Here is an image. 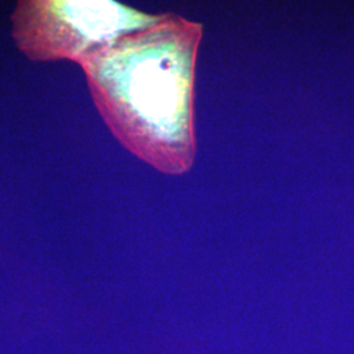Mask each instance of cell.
<instances>
[{"label": "cell", "instance_id": "1", "mask_svg": "<svg viewBox=\"0 0 354 354\" xmlns=\"http://www.w3.org/2000/svg\"><path fill=\"white\" fill-rule=\"evenodd\" d=\"M203 26L165 13L80 66L95 105L129 151L167 175L194 163V79Z\"/></svg>", "mask_w": 354, "mask_h": 354}, {"label": "cell", "instance_id": "2", "mask_svg": "<svg viewBox=\"0 0 354 354\" xmlns=\"http://www.w3.org/2000/svg\"><path fill=\"white\" fill-rule=\"evenodd\" d=\"M160 17L111 0H24L17 4L11 21L13 38L29 59H70L80 64Z\"/></svg>", "mask_w": 354, "mask_h": 354}]
</instances>
